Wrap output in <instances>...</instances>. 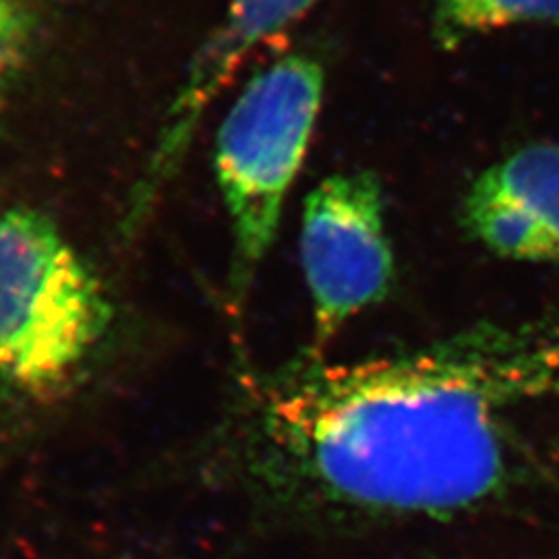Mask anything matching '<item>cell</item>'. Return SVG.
<instances>
[{
    "instance_id": "cell-1",
    "label": "cell",
    "mask_w": 559,
    "mask_h": 559,
    "mask_svg": "<svg viewBox=\"0 0 559 559\" xmlns=\"http://www.w3.org/2000/svg\"><path fill=\"white\" fill-rule=\"evenodd\" d=\"M559 396V321L479 323L350 362L307 357L260 385L263 477L338 526L440 522L508 500L535 473L516 413Z\"/></svg>"
},
{
    "instance_id": "cell-2",
    "label": "cell",
    "mask_w": 559,
    "mask_h": 559,
    "mask_svg": "<svg viewBox=\"0 0 559 559\" xmlns=\"http://www.w3.org/2000/svg\"><path fill=\"white\" fill-rule=\"evenodd\" d=\"M112 307L59 226L29 207L0 214V400L67 388L100 350Z\"/></svg>"
},
{
    "instance_id": "cell-3",
    "label": "cell",
    "mask_w": 559,
    "mask_h": 559,
    "mask_svg": "<svg viewBox=\"0 0 559 559\" xmlns=\"http://www.w3.org/2000/svg\"><path fill=\"white\" fill-rule=\"evenodd\" d=\"M325 73L307 55L276 60L249 81L222 122L216 179L230 222V297H247L272 249L286 198L320 117Z\"/></svg>"
},
{
    "instance_id": "cell-4",
    "label": "cell",
    "mask_w": 559,
    "mask_h": 559,
    "mask_svg": "<svg viewBox=\"0 0 559 559\" xmlns=\"http://www.w3.org/2000/svg\"><path fill=\"white\" fill-rule=\"evenodd\" d=\"M300 265L311 302V357L394 290L396 255L380 179L369 170L318 182L302 207Z\"/></svg>"
},
{
    "instance_id": "cell-5",
    "label": "cell",
    "mask_w": 559,
    "mask_h": 559,
    "mask_svg": "<svg viewBox=\"0 0 559 559\" xmlns=\"http://www.w3.org/2000/svg\"><path fill=\"white\" fill-rule=\"evenodd\" d=\"M459 222L498 260L559 267V143H526L483 168L460 198Z\"/></svg>"
},
{
    "instance_id": "cell-6",
    "label": "cell",
    "mask_w": 559,
    "mask_h": 559,
    "mask_svg": "<svg viewBox=\"0 0 559 559\" xmlns=\"http://www.w3.org/2000/svg\"><path fill=\"white\" fill-rule=\"evenodd\" d=\"M320 0H228L218 34L203 48L173 104L145 185L158 189L187 150L203 110L245 57L307 15Z\"/></svg>"
},
{
    "instance_id": "cell-7",
    "label": "cell",
    "mask_w": 559,
    "mask_h": 559,
    "mask_svg": "<svg viewBox=\"0 0 559 559\" xmlns=\"http://www.w3.org/2000/svg\"><path fill=\"white\" fill-rule=\"evenodd\" d=\"M524 23H559V0H436L431 40L452 52L485 34Z\"/></svg>"
},
{
    "instance_id": "cell-8",
    "label": "cell",
    "mask_w": 559,
    "mask_h": 559,
    "mask_svg": "<svg viewBox=\"0 0 559 559\" xmlns=\"http://www.w3.org/2000/svg\"><path fill=\"white\" fill-rule=\"evenodd\" d=\"M38 0H0V46L20 52L36 17Z\"/></svg>"
},
{
    "instance_id": "cell-9",
    "label": "cell",
    "mask_w": 559,
    "mask_h": 559,
    "mask_svg": "<svg viewBox=\"0 0 559 559\" xmlns=\"http://www.w3.org/2000/svg\"><path fill=\"white\" fill-rule=\"evenodd\" d=\"M15 57H17V52H15V50H9V48H2V46H0V94H2L4 83H7V78H9L11 69H13Z\"/></svg>"
}]
</instances>
